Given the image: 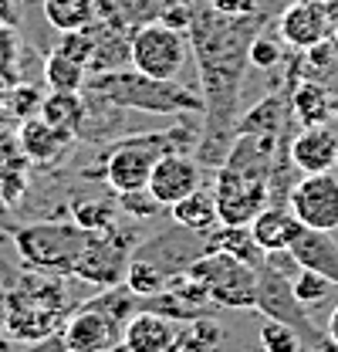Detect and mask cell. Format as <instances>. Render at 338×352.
Here are the masks:
<instances>
[{"instance_id":"13","label":"cell","mask_w":338,"mask_h":352,"mask_svg":"<svg viewBox=\"0 0 338 352\" xmlns=\"http://www.w3.org/2000/svg\"><path fill=\"white\" fill-rule=\"evenodd\" d=\"M278 31H281V38L291 47L308 51L315 44L328 41V34H332V10H328V3H318V0H295L281 14Z\"/></svg>"},{"instance_id":"41","label":"cell","mask_w":338,"mask_h":352,"mask_svg":"<svg viewBox=\"0 0 338 352\" xmlns=\"http://www.w3.org/2000/svg\"><path fill=\"white\" fill-rule=\"evenodd\" d=\"M0 21H10L14 24V3L10 0H0Z\"/></svg>"},{"instance_id":"42","label":"cell","mask_w":338,"mask_h":352,"mask_svg":"<svg viewBox=\"0 0 338 352\" xmlns=\"http://www.w3.org/2000/svg\"><path fill=\"white\" fill-rule=\"evenodd\" d=\"M318 3H328V0H318Z\"/></svg>"},{"instance_id":"22","label":"cell","mask_w":338,"mask_h":352,"mask_svg":"<svg viewBox=\"0 0 338 352\" xmlns=\"http://www.w3.org/2000/svg\"><path fill=\"white\" fill-rule=\"evenodd\" d=\"M335 112V98L328 95V88L318 85V82H301L291 91V116L301 129L308 126H328Z\"/></svg>"},{"instance_id":"5","label":"cell","mask_w":338,"mask_h":352,"mask_svg":"<svg viewBox=\"0 0 338 352\" xmlns=\"http://www.w3.org/2000/svg\"><path fill=\"white\" fill-rule=\"evenodd\" d=\"M186 274L207 288L213 305L240 308V311L257 308V267L254 264L230 258L223 251H207L200 261L190 264Z\"/></svg>"},{"instance_id":"26","label":"cell","mask_w":338,"mask_h":352,"mask_svg":"<svg viewBox=\"0 0 338 352\" xmlns=\"http://www.w3.org/2000/svg\"><path fill=\"white\" fill-rule=\"evenodd\" d=\"M95 3L98 0H41V10L44 21L58 34H68V31H82L95 21Z\"/></svg>"},{"instance_id":"12","label":"cell","mask_w":338,"mask_h":352,"mask_svg":"<svg viewBox=\"0 0 338 352\" xmlns=\"http://www.w3.org/2000/svg\"><path fill=\"white\" fill-rule=\"evenodd\" d=\"M119 342H122V325L91 305H82L75 315H68L61 332L65 352H109Z\"/></svg>"},{"instance_id":"6","label":"cell","mask_w":338,"mask_h":352,"mask_svg":"<svg viewBox=\"0 0 338 352\" xmlns=\"http://www.w3.org/2000/svg\"><path fill=\"white\" fill-rule=\"evenodd\" d=\"M257 311H264L267 318H278V322L291 325L297 336H301V342L311 346V349L328 352V346H332V339L311 325L304 305L297 302L291 278L278 264L267 261V254H264V261L257 264Z\"/></svg>"},{"instance_id":"20","label":"cell","mask_w":338,"mask_h":352,"mask_svg":"<svg viewBox=\"0 0 338 352\" xmlns=\"http://www.w3.org/2000/svg\"><path fill=\"white\" fill-rule=\"evenodd\" d=\"M288 126H291V102L284 95H267V98H260L254 109H247L237 119V135L281 139V135H288Z\"/></svg>"},{"instance_id":"1","label":"cell","mask_w":338,"mask_h":352,"mask_svg":"<svg viewBox=\"0 0 338 352\" xmlns=\"http://www.w3.org/2000/svg\"><path fill=\"white\" fill-rule=\"evenodd\" d=\"M260 28H264L260 14L230 17L213 10L210 3L193 7L186 34L203 85V129L193 156L203 166H220L237 139L240 85L251 65V44L260 34Z\"/></svg>"},{"instance_id":"15","label":"cell","mask_w":338,"mask_h":352,"mask_svg":"<svg viewBox=\"0 0 338 352\" xmlns=\"http://www.w3.org/2000/svg\"><path fill=\"white\" fill-rule=\"evenodd\" d=\"M291 163L301 176L332 173L338 163V135L328 126L297 129V135L291 139Z\"/></svg>"},{"instance_id":"11","label":"cell","mask_w":338,"mask_h":352,"mask_svg":"<svg viewBox=\"0 0 338 352\" xmlns=\"http://www.w3.org/2000/svg\"><path fill=\"white\" fill-rule=\"evenodd\" d=\"M200 186H203V163L190 153L159 156V163L153 166V176H149V190L166 210L172 204H179L183 197L196 193Z\"/></svg>"},{"instance_id":"31","label":"cell","mask_w":338,"mask_h":352,"mask_svg":"<svg viewBox=\"0 0 338 352\" xmlns=\"http://www.w3.org/2000/svg\"><path fill=\"white\" fill-rule=\"evenodd\" d=\"M71 220L82 227V230H105V227H112L115 223V207L109 204V200H78L75 207H71Z\"/></svg>"},{"instance_id":"18","label":"cell","mask_w":338,"mask_h":352,"mask_svg":"<svg viewBox=\"0 0 338 352\" xmlns=\"http://www.w3.org/2000/svg\"><path fill=\"white\" fill-rule=\"evenodd\" d=\"M132 34L105 28L102 21H91V58H88V75H105V72H119L132 68Z\"/></svg>"},{"instance_id":"28","label":"cell","mask_w":338,"mask_h":352,"mask_svg":"<svg viewBox=\"0 0 338 352\" xmlns=\"http://www.w3.org/2000/svg\"><path fill=\"white\" fill-rule=\"evenodd\" d=\"M41 102H44L41 88L27 85V82H14V85L7 88V95H3V119L24 122V119H31V116L41 112Z\"/></svg>"},{"instance_id":"16","label":"cell","mask_w":338,"mask_h":352,"mask_svg":"<svg viewBox=\"0 0 338 352\" xmlns=\"http://www.w3.org/2000/svg\"><path fill=\"white\" fill-rule=\"evenodd\" d=\"M17 139H21V149L24 156L31 160V166H51L65 156V149L71 146V132H61L54 126H47L41 116H31L17 126Z\"/></svg>"},{"instance_id":"21","label":"cell","mask_w":338,"mask_h":352,"mask_svg":"<svg viewBox=\"0 0 338 352\" xmlns=\"http://www.w3.org/2000/svg\"><path fill=\"white\" fill-rule=\"evenodd\" d=\"M84 116H88V98H84V91H47V95H44L41 119L47 126L78 135L84 126Z\"/></svg>"},{"instance_id":"14","label":"cell","mask_w":338,"mask_h":352,"mask_svg":"<svg viewBox=\"0 0 338 352\" xmlns=\"http://www.w3.org/2000/svg\"><path fill=\"white\" fill-rule=\"evenodd\" d=\"M179 336V322L153 308H139L122 329V346L128 352H172Z\"/></svg>"},{"instance_id":"10","label":"cell","mask_w":338,"mask_h":352,"mask_svg":"<svg viewBox=\"0 0 338 352\" xmlns=\"http://www.w3.org/2000/svg\"><path fill=\"white\" fill-rule=\"evenodd\" d=\"M291 214L301 227L311 230H338V176L335 173H308L301 176L288 197Z\"/></svg>"},{"instance_id":"32","label":"cell","mask_w":338,"mask_h":352,"mask_svg":"<svg viewBox=\"0 0 338 352\" xmlns=\"http://www.w3.org/2000/svg\"><path fill=\"white\" fill-rule=\"evenodd\" d=\"M17 58H21V34L10 21H0V78L10 82V85L21 82Z\"/></svg>"},{"instance_id":"35","label":"cell","mask_w":338,"mask_h":352,"mask_svg":"<svg viewBox=\"0 0 338 352\" xmlns=\"http://www.w3.org/2000/svg\"><path fill=\"white\" fill-rule=\"evenodd\" d=\"M291 285H295V295L301 305H315V302H322L328 295V288H335L328 278H322L318 271H308V267L297 271L295 278H291Z\"/></svg>"},{"instance_id":"30","label":"cell","mask_w":338,"mask_h":352,"mask_svg":"<svg viewBox=\"0 0 338 352\" xmlns=\"http://www.w3.org/2000/svg\"><path fill=\"white\" fill-rule=\"evenodd\" d=\"M27 166H31V160L24 156L17 132L0 126V183L17 179V176H27Z\"/></svg>"},{"instance_id":"3","label":"cell","mask_w":338,"mask_h":352,"mask_svg":"<svg viewBox=\"0 0 338 352\" xmlns=\"http://www.w3.org/2000/svg\"><path fill=\"white\" fill-rule=\"evenodd\" d=\"M200 135L196 129H166V132H139V135H126L119 142H112L102 153V170L105 183L115 193H128V190H142L149 186L153 166L159 163V156L166 153H190L196 149Z\"/></svg>"},{"instance_id":"24","label":"cell","mask_w":338,"mask_h":352,"mask_svg":"<svg viewBox=\"0 0 338 352\" xmlns=\"http://www.w3.org/2000/svg\"><path fill=\"white\" fill-rule=\"evenodd\" d=\"M207 251H223V254H230V258H240V261L254 264V267L264 261V251L257 248L251 227H230V223H216L213 230H207Z\"/></svg>"},{"instance_id":"27","label":"cell","mask_w":338,"mask_h":352,"mask_svg":"<svg viewBox=\"0 0 338 352\" xmlns=\"http://www.w3.org/2000/svg\"><path fill=\"white\" fill-rule=\"evenodd\" d=\"M220 342H223V325L210 315H196L190 322H179L172 352H213Z\"/></svg>"},{"instance_id":"7","label":"cell","mask_w":338,"mask_h":352,"mask_svg":"<svg viewBox=\"0 0 338 352\" xmlns=\"http://www.w3.org/2000/svg\"><path fill=\"white\" fill-rule=\"evenodd\" d=\"M132 68L153 78H179L193 47H190V34L183 28H172L166 21H153L132 31Z\"/></svg>"},{"instance_id":"9","label":"cell","mask_w":338,"mask_h":352,"mask_svg":"<svg viewBox=\"0 0 338 352\" xmlns=\"http://www.w3.org/2000/svg\"><path fill=\"white\" fill-rule=\"evenodd\" d=\"M203 254H207V234L186 230L179 223H172L166 230H159L156 237L135 244V251H132V258H142V261L156 264L169 281L179 278V274H186L190 264L200 261Z\"/></svg>"},{"instance_id":"38","label":"cell","mask_w":338,"mask_h":352,"mask_svg":"<svg viewBox=\"0 0 338 352\" xmlns=\"http://www.w3.org/2000/svg\"><path fill=\"white\" fill-rule=\"evenodd\" d=\"M278 61H281V47H278V41L257 34L251 44V65L254 68H274Z\"/></svg>"},{"instance_id":"40","label":"cell","mask_w":338,"mask_h":352,"mask_svg":"<svg viewBox=\"0 0 338 352\" xmlns=\"http://www.w3.org/2000/svg\"><path fill=\"white\" fill-rule=\"evenodd\" d=\"M325 336L332 339V346L338 349V305H335V311L328 315V325H325Z\"/></svg>"},{"instance_id":"2","label":"cell","mask_w":338,"mask_h":352,"mask_svg":"<svg viewBox=\"0 0 338 352\" xmlns=\"http://www.w3.org/2000/svg\"><path fill=\"white\" fill-rule=\"evenodd\" d=\"M84 95L109 102L115 109H135L149 116H196L203 112V95L186 88L179 78H153L135 68H119L105 75H88Z\"/></svg>"},{"instance_id":"4","label":"cell","mask_w":338,"mask_h":352,"mask_svg":"<svg viewBox=\"0 0 338 352\" xmlns=\"http://www.w3.org/2000/svg\"><path fill=\"white\" fill-rule=\"evenodd\" d=\"M10 237L27 267L47 274H71L88 241V230H82L75 220H38L17 227Z\"/></svg>"},{"instance_id":"8","label":"cell","mask_w":338,"mask_h":352,"mask_svg":"<svg viewBox=\"0 0 338 352\" xmlns=\"http://www.w3.org/2000/svg\"><path fill=\"white\" fill-rule=\"evenodd\" d=\"M132 251H135V234L132 230H119L115 223L105 227V230H91L71 274L88 281V285H98V288H115V285L126 281V267L132 261Z\"/></svg>"},{"instance_id":"23","label":"cell","mask_w":338,"mask_h":352,"mask_svg":"<svg viewBox=\"0 0 338 352\" xmlns=\"http://www.w3.org/2000/svg\"><path fill=\"white\" fill-rule=\"evenodd\" d=\"M169 217L172 223L186 227V230H196V234H207L220 223V214H216V200H213V190H196L190 197H183L179 204L169 207Z\"/></svg>"},{"instance_id":"37","label":"cell","mask_w":338,"mask_h":352,"mask_svg":"<svg viewBox=\"0 0 338 352\" xmlns=\"http://www.w3.org/2000/svg\"><path fill=\"white\" fill-rule=\"evenodd\" d=\"M58 51H65L68 58H75V61H82L84 68H88V58H91V24L82 28V31H68V34H58V44H54Z\"/></svg>"},{"instance_id":"39","label":"cell","mask_w":338,"mask_h":352,"mask_svg":"<svg viewBox=\"0 0 338 352\" xmlns=\"http://www.w3.org/2000/svg\"><path fill=\"white\" fill-rule=\"evenodd\" d=\"M213 10L220 14H230V17H247V14H260L257 10V0H207Z\"/></svg>"},{"instance_id":"29","label":"cell","mask_w":338,"mask_h":352,"mask_svg":"<svg viewBox=\"0 0 338 352\" xmlns=\"http://www.w3.org/2000/svg\"><path fill=\"white\" fill-rule=\"evenodd\" d=\"M126 285H128V292H135L139 298H153V295H159L166 288L169 278L156 264L142 261V258H132L126 267Z\"/></svg>"},{"instance_id":"17","label":"cell","mask_w":338,"mask_h":352,"mask_svg":"<svg viewBox=\"0 0 338 352\" xmlns=\"http://www.w3.org/2000/svg\"><path fill=\"white\" fill-rule=\"evenodd\" d=\"M291 258L308 271H318L322 278H328L338 288V241L328 230H311L301 227V234L295 237V244L288 248Z\"/></svg>"},{"instance_id":"19","label":"cell","mask_w":338,"mask_h":352,"mask_svg":"<svg viewBox=\"0 0 338 352\" xmlns=\"http://www.w3.org/2000/svg\"><path fill=\"white\" fill-rule=\"evenodd\" d=\"M251 234L264 254L288 251L301 234V220L291 214V207H264L251 223Z\"/></svg>"},{"instance_id":"25","label":"cell","mask_w":338,"mask_h":352,"mask_svg":"<svg viewBox=\"0 0 338 352\" xmlns=\"http://www.w3.org/2000/svg\"><path fill=\"white\" fill-rule=\"evenodd\" d=\"M84 82H88V68L82 61L68 58L58 47L47 51V58H44V85H47V91H84Z\"/></svg>"},{"instance_id":"33","label":"cell","mask_w":338,"mask_h":352,"mask_svg":"<svg viewBox=\"0 0 338 352\" xmlns=\"http://www.w3.org/2000/svg\"><path fill=\"white\" fill-rule=\"evenodd\" d=\"M260 346L264 352H301V336L291 325L278 322V318H264L260 325Z\"/></svg>"},{"instance_id":"44","label":"cell","mask_w":338,"mask_h":352,"mask_svg":"<svg viewBox=\"0 0 338 352\" xmlns=\"http://www.w3.org/2000/svg\"><path fill=\"white\" fill-rule=\"evenodd\" d=\"M335 170H338V163H335Z\"/></svg>"},{"instance_id":"36","label":"cell","mask_w":338,"mask_h":352,"mask_svg":"<svg viewBox=\"0 0 338 352\" xmlns=\"http://www.w3.org/2000/svg\"><path fill=\"white\" fill-rule=\"evenodd\" d=\"M119 207L126 210L128 217H139V220H149V217H156L159 210H166V207L153 197V190H149V186H142V190H128V193H119Z\"/></svg>"},{"instance_id":"34","label":"cell","mask_w":338,"mask_h":352,"mask_svg":"<svg viewBox=\"0 0 338 352\" xmlns=\"http://www.w3.org/2000/svg\"><path fill=\"white\" fill-rule=\"evenodd\" d=\"M176 0H122L126 7V21L128 28H142V24H153V21H163L169 10H172Z\"/></svg>"},{"instance_id":"43","label":"cell","mask_w":338,"mask_h":352,"mask_svg":"<svg viewBox=\"0 0 338 352\" xmlns=\"http://www.w3.org/2000/svg\"><path fill=\"white\" fill-rule=\"evenodd\" d=\"M0 349H3V342H0Z\"/></svg>"}]
</instances>
